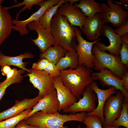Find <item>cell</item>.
Returning a JSON list of instances; mask_svg holds the SVG:
<instances>
[{"label": "cell", "mask_w": 128, "mask_h": 128, "mask_svg": "<svg viewBox=\"0 0 128 128\" xmlns=\"http://www.w3.org/2000/svg\"><path fill=\"white\" fill-rule=\"evenodd\" d=\"M29 69L30 72L27 74V75L30 82L38 90V95L43 97L55 90L53 85L54 77L43 70Z\"/></svg>", "instance_id": "ba28073f"}, {"label": "cell", "mask_w": 128, "mask_h": 128, "mask_svg": "<svg viewBox=\"0 0 128 128\" xmlns=\"http://www.w3.org/2000/svg\"><path fill=\"white\" fill-rule=\"evenodd\" d=\"M103 128H126L124 127H115L112 126H105L103 127Z\"/></svg>", "instance_id": "f35d334b"}, {"label": "cell", "mask_w": 128, "mask_h": 128, "mask_svg": "<svg viewBox=\"0 0 128 128\" xmlns=\"http://www.w3.org/2000/svg\"><path fill=\"white\" fill-rule=\"evenodd\" d=\"M82 95V98L80 99L78 101L75 102L63 112L73 114L79 112L88 113L94 111L96 107L95 102L97 98L90 84L86 87Z\"/></svg>", "instance_id": "30bf717a"}, {"label": "cell", "mask_w": 128, "mask_h": 128, "mask_svg": "<svg viewBox=\"0 0 128 128\" xmlns=\"http://www.w3.org/2000/svg\"><path fill=\"white\" fill-rule=\"evenodd\" d=\"M123 81V86L125 90L128 92V71L124 73L121 79Z\"/></svg>", "instance_id": "e575fe53"}, {"label": "cell", "mask_w": 128, "mask_h": 128, "mask_svg": "<svg viewBox=\"0 0 128 128\" xmlns=\"http://www.w3.org/2000/svg\"><path fill=\"white\" fill-rule=\"evenodd\" d=\"M128 102L125 100L122 104L119 117L112 123L111 126L117 127L121 126L128 128Z\"/></svg>", "instance_id": "4316f807"}, {"label": "cell", "mask_w": 128, "mask_h": 128, "mask_svg": "<svg viewBox=\"0 0 128 128\" xmlns=\"http://www.w3.org/2000/svg\"><path fill=\"white\" fill-rule=\"evenodd\" d=\"M40 59L41 64L40 70H43L53 77L60 76V71L56 64L45 59Z\"/></svg>", "instance_id": "83f0119b"}, {"label": "cell", "mask_w": 128, "mask_h": 128, "mask_svg": "<svg viewBox=\"0 0 128 128\" xmlns=\"http://www.w3.org/2000/svg\"><path fill=\"white\" fill-rule=\"evenodd\" d=\"M77 128H80V126H79Z\"/></svg>", "instance_id": "b9f144b4"}, {"label": "cell", "mask_w": 128, "mask_h": 128, "mask_svg": "<svg viewBox=\"0 0 128 128\" xmlns=\"http://www.w3.org/2000/svg\"><path fill=\"white\" fill-rule=\"evenodd\" d=\"M50 31L58 45L67 51L76 52L77 41L75 26L71 25L65 16L57 11L51 21Z\"/></svg>", "instance_id": "6da1fadb"}, {"label": "cell", "mask_w": 128, "mask_h": 128, "mask_svg": "<svg viewBox=\"0 0 128 128\" xmlns=\"http://www.w3.org/2000/svg\"><path fill=\"white\" fill-rule=\"evenodd\" d=\"M60 7L57 11L58 12L65 16L71 25L79 27L82 30L84 22L87 18L81 10L68 2L62 4Z\"/></svg>", "instance_id": "e0dca14e"}, {"label": "cell", "mask_w": 128, "mask_h": 128, "mask_svg": "<svg viewBox=\"0 0 128 128\" xmlns=\"http://www.w3.org/2000/svg\"><path fill=\"white\" fill-rule=\"evenodd\" d=\"M30 30L35 31L38 36L35 39L31 40L38 48L41 53L44 52L52 45H58L50 30L43 28L38 21H33L28 23L27 26Z\"/></svg>", "instance_id": "8fae6325"}, {"label": "cell", "mask_w": 128, "mask_h": 128, "mask_svg": "<svg viewBox=\"0 0 128 128\" xmlns=\"http://www.w3.org/2000/svg\"><path fill=\"white\" fill-rule=\"evenodd\" d=\"M65 3V0H61L57 4L48 8L39 19L38 22L43 28L50 30V24L53 17L57 12L59 7L63 4Z\"/></svg>", "instance_id": "d4e9b609"}, {"label": "cell", "mask_w": 128, "mask_h": 128, "mask_svg": "<svg viewBox=\"0 0 128 128\" xmlns=\"http://www.w3.org/2000/svg\"><path fill=\"white\" fill-rule=\"evenodd\" d=\"M93 80H99L103 87L112 86L117 90L122 91L126 101L128 102V92H126L123 86V82L120 79L114 74L109 69L105 68L97 72L92 73Z\"/></svg>", "instance_id": "5bb4252c"}, {"label": "cell", "mask_w": 128, "mask_h": 128, "mask_svg": "<svg viewBox=\"0 0 128 128\" xmlns=\"http://www.w3.org/2000/svg\"><path fill=\"white\" fill-rule=\"evenodd\" d=\"M4 1L3 0H0V5H1L2 2Z\"/></svg>", "instance_id": "60d3db41"}, {"label": "cell", "mask_w": 128, "mask_h": 128, "mask_svg": "<svg viewBox=\"0 0 128 128\" xmlns=\"http://www.w3.org/2000/svg\"><path fill=\"white\" fill-rule=\"evenodd\" d=\"M19 71V70H18L17 68L12 69L7 75L6 78L4 81L6 82L13 78L18 74Z\"/></svg>", "instance_id": "836d02e7"}, {"label": "cell", "mask_w": 128, "mask_h": 128, "mask_svg": "<svg viewBox=\"0 0 128 128\" xmlns=\"http://www.w3.org/2000/svg\"><path fill=\"white\" fill-rule=\"evenodd\" d=\"M1 66V71L2 74L6 76L12 69L10 66L6 64L2 65Z\"/></svg>", "instance_id": "8d00e7d4"}, {"label": "cell", "mask_w": 128, "mask_h": 128, "mask_svg": "<svg viewBox=\"0 0 128 128\" xmlns=\"http://www.w3.org/2000/svg\"><path fill=\"white\" fill-rule=\"evenodd\" d=\"M15 128H38L37 127L29 125L26 123L24 120L19 122Z\"/></svg>", "instance_id": "d590c367"}, {"label": "cell", "mask_w": 128, "mask_h": 128, "mask_svg": "<svg viewBox=\"0 0 128 128\" xmlns=\"http://www.w3.org/2000/svg\"><path fill=\"white\" fill-rule=\"evenodd\" d=\"M120 60L121 62L128 67V44L123 42L119 52Z\"/></svg>", "instance_id": "1f68e13d"}, {"label": "cell", "mask_w": 128, "mask_h": 128, "mask_svg": "<svg viewBox=\"0 0 128 128\" xmlns=\"http://www.w3.org/2000/svg\"><path fill=\"white\" fill-rule=\"evenodd\" d=\"M92 71V69L82 65L75 69L60 71V76L64 85L79 99L86 87L94 81L91 77Z\"/></svg>", "instance_id": "3957f363"}, {"label": "cell", "mask_w": 128, "mask_h": 128, "mask_svg": "<svg viewBox=\"0 0 128 128\" xmlns=\"http://www.w3.org/2000/svg\"><path fill=\"white\" fill-rule=\"evenodd\" d=\"M67 51L59 45L51 46L40 54V59H44L56 64L59 60L66 54Z\"/></svg>", "instance_id": "603a6c76"}, {"label": "cell", "mask_w": 128, "mask_h": 128, "mask_svg": "<svg viewBox=\"0 0 128 128\" xmlns=\"http://www.w3.org/2000/svg\"><path fill=\"white\" fill-rule=\"evenodd\" d=\"M104 24L100 13H98L93 17L87 18L85 20L82 30L87 39L94 41L101 35L102 29Z\"/></svg>", "instance_id": "d6986e66"}, {"label": "cell", "mask_w": 128, "mask_h": 128, "mask_svg": "<svg viewBox=\"0 0 128 128\" xmlns=\"http://www.w3.org/2000/svg\"><path fill=\"white\" fill-rule=\"evenodd\" d=\"M77 44L76 51L78 57V65H83L88 68L93 69V63L95 56L92 52L93 45L101 38L92 42L85 40L82 35V32L77 26H75Z\"/></svg>", "instance_id": "52a82bcc"}, {"label": "cell", "mask_w": 128, "mask_h": 128, "mask_svg": "<svg viewBox=\"0 0 128 128\" xmlns=\"http://www.w3.org/2000/svg\"><path fill=\"white\" fill-rule=\"evenodd\" d=\"M79 3L74 5L81 9L84 15L90 18L94 16L101 12L100 4L94 0H80Z\"/></svg>", "instance_id": "7402d4cb"}, {"label": "cell", "mask_w": 128, "mask_h": 128, "mask_svg": "<svg viewBox=\"0 0 128 128\" xmlns=\"http://www.w3.org/2000/svg\"><path fill=\"white\" fill-rule=\"evenodd\" d=\"M115 94V95L110 96L104 106L103 114L104 119L103 127L111 126L112 123L120 115L125 98L123 94L120 91L117 90Z\"/></svg>", "instance_id": "8992f818"}, {"label": "cell", "mask_w": 128, "mask_h": 128, "mask_svg": "<svg viewBox=\"0 0 128 128\" xmlns=\"http://www.w3.org/2000/svg\"><path fill=\"white\" fill-rule=\"evenodd\" d=\"M34 56L30 52L21 53L16 56H8L4 55L0 51V66L5 64L14 66L25 70L28 73L30 71L26 68L27 63L26 62H23V60L26 58L32 59Z\"/></svg>", "instance_id": "44dd1931"}, {"label": "cell", "mask_w": 128, "mask_h": 128, "mask_svg": "<svg viewBox=\"0 0 128 128\" xmlns=\"http://www.w3.org/2000/svg\"><path fill=\"white\" fill-rule=\"evenodd\" d=\"M101 35L107 37L110 44L108 46L104 44L97 41L94 44L100 50L107 51L110 53L118 57H120L119 52L123 42L120 37L114 31L113 29L108 24L104 25L102 27Z\"/></svg>", "instance_id": "7c38bea8"}, {"label": "cell", "mask_w": 128, "mask_h": 128, "mask_svg": "<svg viewBox=\"0 0 128 128\" xmlns=\"http://www.w3.org/2000/svg\"><path fill=\"white\" fill-rule=\"evenodd\" d=\"M82 122L86 126L85 128H103L101 120L96 115H87Z\"/></svg>", "instance_id": "f546056e"}, {"label": "cell", "mask_w": 128, "mask_h": 128, "mask_svg": "<svg viewBox=\"0 0 128 128\" xmlns=\"http://www.w3.org/2000/svg\"><path fill=\"white\" fill-rule=\"evenodd\" d=\"M53 83L59 102L58 109L59 112L67 109L77 101V99L69 89L63 84L60 76L54 77Z\"/></svg>", "instance_id": "4fadbf2b"}, {"label": "cell", "mask_w": 128, "mask_h": 128, "mask_svg": "<svg viewBox=\"0 0 128 128\" xmlns=\"http://www.w3.org/2000/svg\"><path fill=\"white\" fill-rule=\"evenodd\" d=\"M92 52L95 56L93 69L97 72L106 68L115 76L121 79L128 67L121 62L120 57L99 50L94 45Z\"/></svg>", "instance_id": "277c9868"}, {"label": "cell", "mask_w": 128, "mask_h": 128, "mask_svg": "<svg viewBox=\"0 0 128 128\" xmlns=\"http://www.w3.org/2000/svg\"><path fill=\"white\" fill-rule=\"evenodd\" d=\"M25 71L21 69L18 74L13 78L6 82L4 81L0 83V100L2 99L5 94V91L9 86L15 83L21 82L23 79L22 74Z\"/></svg>", "instance_id": "f1b7e54d"}, {"label": "cell", "mask_w": 128, "mask_h": 128, "mask_svg": "<svg viewBox=\"0 0 128 128\" xmlns=\"http://www.w3.org/2000/svg\"><path fill=\"white\" fill-rule=\"evenodd\" d=\"M120 3H121L122 4H123L126 3H128V0H119Z\"/></svg>", "instance_id": "ab89813d"}, {"label": "cell", "mask_w": 128, "mask_h": 128, "mask_svg": "<svg viewBox=\"0 0 128 128\" xmlns=\"http://www.w3.org/2000/svg\"><path fill=\"white\" fill-rule=\"evenodd\" d=\"M113 30L120 37L128 35V21L124 26L114 29Z\"/></svg>", "instance_id": "d6a6232c"}, {"label": "cell", "mask_w": 128, "mask_h": 128, "mask_svg": "<svg viewBox=\"0 0 128 128\" xmlns=\"http://www.w3.org/2000/svg\"><path fill=\"white\" fill-rule=\"evenodd\" d=\"M90 85L94 92L96 94L98 103L96 109L91 112L87 113V115H95L98 116L101 119L103 124L104 119L103 114L104 105L110 96L116 93L117 90L112 86L107 89H101L98 87L97 83L94 81Z\"/></svg>", "instance_id": "ac0fdd59"}, {"label": "cell", "mask_w": 128, "mask_h": 128, "mask_svg": "<svg viewBox=\"0 0 128 128\" xmlns=\"http://www.w3.org/2000/svg\"><path fill=\"white\" fill-rule=\"evenodd\" d=\"M32 109H27L16 116L0 121V128H15L19 122L25 119Z\"/></svg>", "instance_id": "484cf974"}, {"label": "cell", "mask_w": 128, "mask_h": 128, "mask_svg": "<svg viewBox=\"0 0 128 128\" xmlns=\"http://www.w3.org/2000/svg\"><path fill=\"white\" fill-rule=\"evenodd\" d=\"M61 1V0H42L36 5L39 6L40 8L28 18L23 20H19L16 18L12 20V24L15 25L13 26V29L19 32L21 36L27 34L29 31L27 28V24L33 21L38 22L39 19L48 8L52 6L57 4Z\"/></svg>", "instance_id": "9c48e42d"}, {"label": "cell", "mask_w": 128, "mask_h": 128, "mask_svg": "<svg viewBox=\"0 0 128 128\" xmlns=\"http://www.w3.org/2000/svg\"><path fill=\"white\" fill-rule=\"evenodd\" d=\"M42 0H24L22 2L19 3L17 4L8 7H4L8 10V9L15 8H18L24 5L25 6L19 10L16 15V18L18 19L20 14L21 12L25 11L27 9L31 10L32 6L34 5H36L39 2Z\"/></svg>", "instance_id": "4dcf8cb0"}, {"label": "cell", "mask_w": 128, "mask_h": 128, "mask_svg": "<svg viewBox=\"0 0 128 128\" xmlns=\"http://www.w3.org/2000/svg\"><path fill=\"white\" fill-rule=\"evenodd\" d=\"M65 3L68 2L71 5H73V3L79 1V0H65Z\"/></svg>", "instance_id": "74e56055"}, {"label": "cell", "mask_w": 128, "mask_h": 128, "mask_svg": "<svg viewBox=\"0 0 128 128\" xmlns=\"http://www.w3.org/2000/svg\"><path fill=\"white\" fill-rule=\"evenodd\" d=\"M87 113L82 112L75 114H62L57 112L48 114L41 111L37 112L24 119L25 123L38 128H68L64 126L67 122L72 121L83 122Z\"/></svg>", "instance_id": "7a4b0ae2"}, {"label": "cell", "mask_w": 128, "mask_h": 128, "mask_svg": "<svg viewBox=\"0 0 128 128\" xmlns=\"http://www.w3.org/2000/svg\"><path fill=\"white\" fill-rule=\"evenodd\" d=\"M12 17L8 10L0 5V45L11 34L13 29Z\"/></svg>", "instance_id": "ffe728a7"}, {"label": "cell", "mask_w": 128, "mask_h": 128, "mask_svg": "<svg viewBox=\"0 0 128 128\" xmlns=\"http://www.w3.org/2000/svg\"><path fill=\"white\" fill-rule=\"evenodd\" d=\"M107 4H100V13L104 24L110 23L114 27H122L128 21V11L124 10L120 3L111 0L106 1Z\"/></svg>", "instance_id": "5b68a950"}, {"label": "cell", "mask_w": 128, "mask_h": 128, "mask_svg": "<svg viewBox=\"0 0 128 128\" xmlns=\"http://www.w3.org/2000/svg\"><path fill=\"white\" fill-rule=\"evenodd\" d=\"M56 65L60 71L68 68L72 69L77 68L79 66L78 61L76 52L67 51L65 55L61 58Z\"/></svg>", "instance_id": "cb8c5ba5"}, {"label": "cell", "mask_w": 128, "mask_h": 128, "mask_svg": "<svg viewBox=\"0 0 128 128\" xmlns=\"http://www.w3.org/2000/svg\"><path fill=\"white\" fill-rule=\"evenodd\" d=\"M59 104L55 90L50 94L42 98L32 108L31 111L25 119L38 111H41L48 114L55 113L58 112Z\"/></svg>", "instance_id": "9a60e30c"}, {"label": "cell", "mask_w": 128, "mask_h": 128, "mask_svg": "<svg viewBox=\"0 0 128 128\" xmlns=\"http://www.w3.org/2000/svg\"><path fill=\"white\" fill-rule=\"evenodd\" d=\"M42 98L38 95L32 99L25 98L20 101L16 100L13 106L0 112V121L15 117L27 109L32 108Z\"/></svg>", "instance_id": "2e32d148"}]
</instances>
